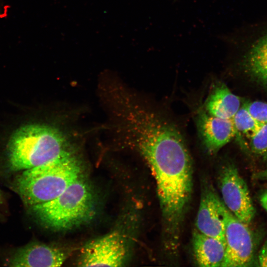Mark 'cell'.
<instances>
[{
  "instance_id": "1",
  "label": "cell",
  "mask_w": 267,
  "mask_h": 267,
  "mask_svg": "<svg viewBox=\"0 0 267 267\" xmlns=\"http://www.w3.org/2000/svg\"><path fill=\"white\" fill-rule=\"evenodd\" d=\"M72 152L68 140L56 128L30 124L17 129L7 145L9 169L24 171L45 164Z\"/></svg>"
},
{
  "instance_id": "2",
  "label": "cell",
  "mask_w": 267,
  "mask_h": 267,
  "mask_svg": "<svg viewBox=\"0 0 267 267\" xmlns=\"http://www.w3.org/2000/svg\"><path fill=\"white\" fill-rule=\"evenodd\" d=\"M81 173L80 161L72 152L23 171L14 179L11 188L30 208L59 196L80 178Z\"/></svg>"
},
{
  "instance_id": "3",
  "label": "cell",
  "mask_w": 267,
  "mask_h": 267,
  "mask_svg": "<svg viewBox=\"0 0 267 267\" xmlns=\"http://www.w3.org/2000/svg\"><path fill=\"white\" fill-rule=\"evenodd\" d=\"M45 227L61 230L87 222L94 213V199L89 185L80 178L54 199L30 207Z\"/></svg>"
},
{
  "instance_id": "4",
  "label": "cell",
  "mask_w": 267,
  "mask_h": 267,
  "mask_svg": "<svg viewBox=\"0 0 267 267\" xmlns=\"http://www.w3.org/2000/svg\"><path fill=\"white\" fill-rule=\"evenodd\" d=\"M225 254L222 267L258 266L255 235L249 224L237 218L223 203Z\"/></svg>"
},
{
  "instance_id": "5",
  "label": "cell",
  "mask_w": 267,
  "mask_h": 267,
  "mask_svg": "<svg viewBox=\"0 0 267 267\" xmlns=\"http://www.w3.org/2000/svg\"><path fill=\"white\" fill-rule=\"evenodd\" d=\"M218 179L225 206L239 220L249 224L256 210L247 185L237 167L231 162L224 163L219 170Z\"/></svg>"
},
{
  "instance_id": "6",
  "label": "cell",
  "mask_w": 267,
  "mask_h": 267,
  "mask_svg": "<svg viewBox=\"0 0 267 267\" xmlns=\"http://www.w3.org/2000/svg\"><path fill=\"white\" fill-rule=\"evenodd\" d=\"M127 253L122 235L118 231H113L86 244L81 251L78 264L81 267H120Z\"/></svg>"
},
{
  "instance_id": "7",
  "label": "cell",
  "mask_w": 267,
  "mask_h": 267,
  "mask_svg": "<svg viewBox=\"0 0 267 267\" xmlns=\"http://www.w3.org/2000/svg\"><path fill=\"white\" fill-rule=\"evenodd\" d=\"M196 229L206 235L224 241V226L222 215L223 202L212 183L202 180Z\"/></svg>"
},
{
  "instance_id": "8",
  "label": "cell",
  "mask_w": 267,
  "mask_h": 267,
  "mask_svg": "<svg viewBox=\"0 0 267 267\" xmlns=\"http://www.w3.org/2000/svg\"><path fill=\"white\" fill-rule=\"evenodd\" d=\"M196 124L203 145L206 152L211 155L217 153L236 135L232 119L213 116L203 107L197 112Z\"/></svg>"
},
{
  "instance_id": "9",
  "label": "cell",
  "mask_w": 267,
  "mask_h": 267,
  "mask_svg": "<svg viewBox=\"0 0 267 267\" xmlns=\"http://www.w3.org/2000/svg\"><path fill=\"white\" fill-rule=\"evenodd\" d=\"M67 254L55 246L38 242L29 243L18 249L9 259L12 267H49L61 266Z\"/></svg>"
},
{
  "instance_id": "10",
  "label": "cell",
  "mask_w": 267,
  "mask_h": 267,
  "mask_svg": "<svg viewBox=\"0 0 267 267\" xmlns=\"http://www.w3.org/2000/svg\"><path fill=\"white\" fill-rule=\"evenodd\" d=\"M192 249L198 266L222 267L225 254L224 241L204 234L195 229L192 235Z\"/></svg>"
},
{
  "instance_id": "11",
  "label": "cell",
  "mask_w": 267,
  "mask_h": 267,
  "mask_svg": "<svg viewBox=\"0 0 267 267\" xmlns=\"http://www.w3.org/2000/svg\"><path fill=\"white\" fill-rule=\"evenodd\" d=\"M241 107L240 98L222 82L215 84L205 101L204 110L213 116L233 119Z\"/></svg>"
},
{
  "instance_id": "12",
  "label": "cell",
  "mask_w": 267,
  "mask_h": 267,
  "mask_svg": "<svg viewBox=\"0 0 267 267\" xmlns=\"http://www.w3.org/2000/svg\"><path fill=\"white\" fill-rule=\"evenodd\" d=\"M242 64L251 77L267 88V34L252 45L243 57Z\"/></svg>"
},
{
  "instance_id": "13",
  "label": "cell",
  "mask_w": 267,
  "mask_h": 267,
  "mask_svg": "<svg viewBox=\"0 0 267 267\" xmlns=\"http://www.w3.org/2000/svg\"><path fill=\"white\" fill-rule=\"evenodd\" d=\"M237 136H245L250 140L258 132L263 124L256 120L243 104L233 118Z\"/></svg>"
},
{
  "instance_id": "14",
  "label": "cell",
  "mask_w": 267,
  "mask_h": 267,
  "mask_svg": "<svg viewBox=\"0 0 267 267\" xmlns=\"http://www.w3.org/2000/svg\"><path fill=\"white\" fill-rule=\"evenodd\" d=\"M250 148L254 154L267 161V123L250 139Z\"/></svg>"
},
{
  "instance_id": "15",
  "label": "cell",
  "mask_w": 267,
  "mask_h": 267,
  "mask_svg": "<svg viewBox=\"0 0 267 267\" xmlns=\"http://www.w3.org/2000/svg\"><path fill=\"white\" fill-rule=\"evenodd\" d=\"M244 104L256 120L263 124L267 123V102L255 101Z\"/></svg>"
},
{
  "instance_id": "16",
  "label": "cell",
  "mask_w": 267,
  "mask_h": 267,
  "mask_svg": "<svg viewBox=\"0 0 267 267\" xmlns=\"http://www.w3.org/2000/svg\"><path fill=\"white\" fill-rule=\"evenodd\" d=\"M257 263L258 266L267 267V239L258 254Z\"/></svg>"
},
{
  "instance_id": "17",
  "label": "cell",
  "mask_w": 267,
  "mask_h": 267,
  "mask_svg": "<svg viewBox=\"0 0 267 267\" xmlns=\"http://www.w3.org/2000/svg\"><path fill=\"white\" fill-rule=\"evenodd\" d=\"M253 178L257 180L267 181V169L255 173Z\"/></svg>"
},
{
  "instance_id": "18",
  "label": "cell",
  "mask_w": 267,
  "mask_h": 267,
  "mask_svg": "<svg viewBox=\"0 0 267 267\" xmlns=\"http://www.w3.org/2000/svg\"><path fill=\"white\" fill-rule=\"evenodd\" d=\"M259 200L262 206L267 211V189L262 193Z\"/></svg>"
},
{
  "instance_id": "19",
  "label": "cell",
  "mask_w": 267,
  "mask_h": 267,
  "mask_svg": "<svg viewBox=\"0 0 267 267\" xmlns=\"http://www.w3.org/2000/svg\"><path fill=\"white\" fill-rule=\"evenodd\" d=\"M4 201V196H3L2 191H1L0 189V207L3 204ZM1 217H2V215L0 212V219L1 218Z\"/></svg>"
}]
</instances>
